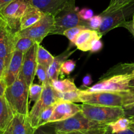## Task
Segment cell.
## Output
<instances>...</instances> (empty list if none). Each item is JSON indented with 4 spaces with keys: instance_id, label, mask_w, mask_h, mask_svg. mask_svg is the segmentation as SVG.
<instances>
[{
    "instance_id": "bcb514c9",
    "label": "cell",
    "mask_w": 134,
    "mask_h": 134,
    "mask_svg": "<svg viewBox=\"0 0 134 134\" xmlns=\"http://www.w3.org/2000/svg\"><path fill=\"white\" fill-rule=\"evenodd\" d=\"M130 127H134V122H133V123H131V126H130Z\"/></svg>"
},
{
    "instance_id": "74e56055",
    "label": "cell",
    "mask_w": 134,
    "mask_h": 134,
    "mask_svg": "<svg viewBox=\"0 0 134 134\" xmlns=\"http://www.w3.org/2000/svg\"><path fill=\"white\" fill-rule=\"evenodd\" d=\"M7 67V65L5 60L0 58V80H3Z\"/></svg>"
},
{
    "instance_id": "1f68e13d",
    "label": "cell",
    "mask_w": 134,
    "mask_h": 134,
    "mask_svg": "<svg viewBox=\"0 0 134 134\" xmlns=\"http://www.w3.org/2000/svg\"><path fill=\"white\" fill-rule=\"evenodd\" d=\"M103 18L100 15H95L91 19L87 20V26L88 28L94 30H98L102 24Z\"/></svg>"
},
{
    "instance_id": "8d00e7d4",
    "label": "cell",
    "mask_w": 134,
    "mask_h": 134,
    "mask_svg": "<svg viewBox=\"0 0 134 134\" xmlns=\"http://www.w3.org/2000/svg\"><path fill=\"white\" fill-rule=\"evenodd\" d=\"M103 47V43L102 41L100 40V39L97 40L92 45L90 51L91 53L99 52V51H100V50L102 49Z\"/></svg>"
},
{
    "instance_id": "603a6c76",
    "label": "cell",
    "mask_w": 134,
    "mask_h": 134,
    "mask_svg": "<svg viewBox=\"0 0 134 134\" xmlns=\"http://www.w3.org/2000/svg\"><path fill=\"white\" fill-rule=\"evenodd\" d=\"M130 126H131V122H130V119L123 116L109 124L107 126V128L110 130V132L117 133L127 130L129 127H130Z\"/></svg>"
},
{
    "instance_id": "5bb4252c",
    "label": "cell",
    "mask_w": 134,
    "mask_h": 134,
    "mask_svg": "<svg viewBox=\"0 0 134 134\" xmlns=\"http://www.w3.org/2000/svg\"><path fill=\"white\" fill-rule=\"evenodd\" d=\"M35 131L36 129L30 122L28 116L15 114L4 134H34Z\"/></svg>"
},
{
    "instance_id": "3957f363",
    "label": "cell",
    "mask_w": 134,
    "mask_h": 134,
    "mask_svg": "<svg viewBox=\"0 0 134 134\" xmlns=\"http://www.w3.org/2000/svg\"><path fill=\"white\" fill-rule=\"evenodd\" d=\"M4 96L14 114H21L28 116L29 87L24 81L18 78L11 86H7Z\"/></svg>"
},
{
    "instance_id": "d6a6232c",
    "label": "cell",
    "mask_w": 134,
    "mask_h": 134,
    "mask_svg": "<svg viewBox=\"0 0 134 134\" xmlns=\"http://www.w3.org/2000/svg\"><path fill=\"white\" fill-rule=\"evenodd\" d=\"M124 116L130 119L131 123L134 122V103L123 107Z\"/></svg>"
},
{
    "instance_id": "d590c367",
    "label": "cell",
    "mask_w": 134,
    "mask_h": 134,
    "mask_svg": "<svg viewBox=\"0 0 134 134\" xmlns=\"http://www.w3.org/2000/svg\"><path fill=\"white\" fill-rule=\"evenodd\" d=\"M46 126L47 129L43 128V126L38 127V129L36 130L34 134H57L54 129L50 125L47 124L46 125Z\"/></svg>"
},
{
    "instance_id": "7dc6e473",
    "label": "cell",
    "mask_w": 134,
    "mask_h": 134,
    "mask_svg": "<svg viewBox=\"0 0 134 134\" xmlns=\"http://www.w3.org/2000/svg\"><path fill=\"white\" fill-rule=\"evenodd\" d=\"M132 128H133V130H134V127H132Z\"/></svg>"
},
{
    "instance_id": "2e32d148",
    "label": "cell",
    "mask_w": 134,
    "mask_h": 134,
    "mask_svg": "<svg viewBox=\"0 0 134 134\" xmlns=\"http://www.w3.org/2000/svg\"><path fill=\"white\" fill-rule=\"evenodd\" d=\"M102 36L97 30L86 28L81 31L74 42V44L77 49L82 51H90L91 46L97 40H100Z\"/></svg>"
},
{
    "instance_id": "c3c4849f",
    "label": "cell",
    "mask_w": 134,
    "mask_h": 134,
    "mask_svg": "<svg viewBox=\"0 0 134 134\" xmlns=\"http://www.w3.org/2000/svg\"><path fill=\"white\" fill-rule=\"evenodd\" d=\"M132 1H133V2H134V0H132Z\"/></svg>"
},
{
    "instance_id": "7a4b0ae2",
    "label": "cell",
    "mask_w": 134,
    "mask_h": 134,
    "mask_svg": "<svg viewBox=\"0 0 134 134\" xmlns=\"http://www.w3.org/2000/svg\"><path fill=\"white\" fill-rule=\"evenodd\" d=\"M80 100L82 103L123 107L134 103V90L87 92L81 90Z\"/></svg>"
},
{
    "instance_id": "ffe728a7",
    "label": "cell",
    "mask_w": 134,
    "mask_h": 134,
    "mask_svg": "<svg viewBox=\"0 0 134 134\" xmlns=\"http://www.w3.org/2000/svg\"><path fill=\"white\" fill-rule=\"evenodd\" d=\"M73 53H74V51H69V49L60 55L54 57L53 61L52 62L51 65L47 69V74H48L49 82H51V81L59 80V75L60 74V67H61L62 64Z\"/></svg>"
},
{
    "instance_id": "e0dca14e",
    "label": "cell",
    "mask_w": 134,
    "mask_h": 134,
    "mask_svg": "<svg viewBox=\"0 0 134 134\" xmlns=\"http://www.w3.org/2000/svg\"><path fill=\"white\" fill-rule=\"evenodd\" d=\"M30 5L29 0H13L0 11L3 17L20 19Z\"/></svg>"
},
{
    "instance_id": "52a82bcc",
    "label": "cell",
    "mask_w": 134,
    "mask_h": 134,
    "mask_svg": "<svg viewBox=\"0 0 134 134\" xmlns=\"http://www.w3.org/2000/svg\"><path fill=\"white\" fill-rule=\"evenodd\" d=\"M55 17L51 14H44L36 23L29 28L19 31L17 38H29L40 44L43 40L49 35L53 28Z\"/></svg>"
},
{
    "instance_id": "ac0fdd59",
    "label": "cell",
    "mask_w": 134,
    "mask_h": 134,
    "mask_svg": "<svg viewBox=\"0 0 134 134\" xmlns=\"http://www.w3.org/2000/svg\"><path fill=\"white\" fill-rule=\"evenodd\" d=\"M13 117V112L5 96L0 97V134H4Z\"/></svg>"
},
{
    "instance_id": "7c38bea8",
    "label": "cell",
    "mask_w": 134,
    "mask_h": 134,
    "mask_svg": "<svg viewBox=\"0 0 134 134\" xmlns=\"http://www.w3.org/2000/svg\"><path fill=\"white\" fill-rule=\"evenodd\" d=\"M80 111L81 105H77L75 104V103L59 101L55 105L53 113L49 121V123L63 121Z\"/></svg>"
},
{
    "instance_id": "4316f807",
    "label": "cell",
    "mask_w": 134,
    "mask_h": 134,
    "mask_svg": "<svg viewBox=\"0 0 134 134\" xmlns=\"http://www.w3.org/2000/svg\"><path fill=\"white\" fill-rule=\"evenodd\" d=\"M43 90V85L32 83L29 87V99H30V101L37 102L40 98Z\"/></svg>"
},
{
    "instance_id": "44dd1931",
    "label": "cell",
    "mask_w": 134,
    "mask_h": 134,
    "mask_svg": "<svg viewBox=\"0 0 134 134\" xmlns=\"http://www.w3.org/2000/svg\"><path fill=\"white\" fill-rule=\"evenodd\" d=\"M50 85L57 92L65 93L69 91H76L78 90L72 78H66L61 80H54L50 82Z\"/></svg>"
},
{
    "instance_id": "7bdbcfd3",
    "label": "cell",
    "mask_w": 134,
    "mask_h": 134,
    "mask_svg": "<svg viewBox=\"0 0 134 134\" xmlns=\"http://www.w3.org/2000/svg\"><path fill=\"white\" fill-rule=\"evenodd\" d=\"M130 87H131V89H132V90H134V78L130 82Z\"/></svg>"
},
{
    "instance_id": "30bf717a",
    "label": "cell",
    "mask_w": 134,
    "mask_h": 134,
    "mask_svg": "<svg viewBox=\"0 0 134 134\" xmlns=\"http://www.w3.org/2000/svg\"><path fill=\"white\" fill-rule=\"evenodd\" d=\"M39 43H36L24 53L23 65L19 78L24 81L28 87L33 83L37 65V51Z\"/></svg>"
},
{
    "instance_id": "ee69618b",
    "label": "cell",
    "mask_w": 134,
    "mask_h": 134,
    "mask_svg": "<svg viewBox=\"0 0 134 134\" xmlns=\"http://www.w3.org/2000/svg\"><path fill=\"white\" fill-rule=\"evenodd\" d=\"M2 23H3V18H2V15H0V26H1V25H2Z\"/></svg>"
},
{
    "instance_id": "ab89813d",
    "label": "cell",
    "mask_w": 134,
    "mask_h": 134,
    "mask_svg": "<svg viewBox=\"0 0 134 134\" xmlns=\"http://www.w3.org/2000/svg\"><path fill=\"white\" fill-rule=\"evenodd\" d=\"M105 134H134V130L132 127H129L128 129L126 130H124V131H119V132L117 133H112L110 132V130L107 127L106 131H105Z\"/></svg>"
},
{
    "instance_id": "60d3db41",
    "label": "cell",
    "mask_w": 134,
    "mask_h": 134,
    "mask_svg": "<svg viewBox=\"0 0 134 134\" xmlns=\"http://www.w3.org/2000/svg\"><path fill=\"white\" fill-rule=\"evenodd\" d=\"M121 27H124V28H126L130 33L132 34L133 36L134 37V28H133L132 24H131V21H125L124 23H122L120 26Z\"/></svg>"
},
{
    "instance_id": "4fadbf2b",
    "label": "cell",
    "mask_w": 134,
    "mask_h": 134,
    "mask_svg": "<svg viewBox=\"0 0 134 134\" xmlns=\"http://www.w3.org/2000/svg\"><path fill=\"white\" fill-rule=\"evenodd\" d=\"M24 55V53L16 50H15L13 53L11 60L7 66L3 78V80L7 87L11 86L19 78L23 65Z\"/></svg>"
},
{
    "instance_id": "484cf974",
    "label": "cell",
    "mask_w": 134,
    "mask_h": 134,
    "mask_svg": "<svg viewBox=\"0 0 134 134\" xmlns=\"http://www.w3.org/2000/svg\"><path fill=\"white\" fill-rule=\"evenodd\" d=\"M132 2H133L132 0H110L108 7L100 14V15H107V14L114 12L124 6L130 4Z\"/></svg>"
},
{
    "instance_id": "8992f818",
    "label": "cell",
    "mask_w": 134,
    "mask_h": 134,
    "mask_svg": "<svg viewBox=\"0 0 134 134\" xmlns=\"http://www.w3.org/2000/svg\"><path fill=\"white\" fill-rule=\"evenodd\" d=\"M81 112L87 118L99 123L109 124L124 116V109L120 107L82 103Z\"/></svg>"
},
{
    "instance_id": "b9f144b4",
    "label": "cell",
    "mask_w": 134,
    "mask_h": 134,
    "mask_svg": "<svg viewBox=\"0 0 134 134\" xmlns=\"http://www.w3.org/2000/svg\"><path fill=\"white\" fill-rule=\"evenodd\" d=\"M12 1H13V0H0V11L3 9Z\"/></svg>"
},
{
    "instance_id": "4dcf8cb0",
    "label": "cell",
    "mask_w": 134,
    "mask_h": 134,
    "mask_svg": "<svg viewBox=\"0 0 134 134\" xmlns=\"http://www.w3.org/2000/svg\"><path fill=\"white\" fill-rule=\"evenodd\" d=\"M76 67V62L72 59H66L62 64L60 67V72L66 75H70Z\"/></svg>"
},
{
    "instance_id": "836d02e7",
    "label": "cell",
    "mask_w": 134,
    "mask_h": 134,
    "mask_svg": "<svg viewBox=\"0 0 134 134\" xmlns=\"http://www.w3.org/2000/svg\"><path fill=\"white\" fill-rule=\"evenodd\" d=\"M107 127H105V128L93 129V130L72 131V132L66 133L64 134H105Z\"/></svg>"
},
{
    "instance_id": "6da1fadb",
    "label": "cell",
    "mask_w": 134,
    "mask_h": 134,
    "mask_svg": "<svg viewBox=\"0 0 134 134\" xmlns=\"http://www.w3.org/2000/svg\"><path fill=\"white\" fill-rule=\"evenodd\" d=\"M134 78V63H121L113 67L100 80L83 90L87 92L118 91L131 90L130 82Z\"/></svg>"
},
{
    "instance_id": "5b68a950",
    "label": "cell",
    "mask_w": 134,
    "mask_h": 134,
    "mask_svg": "<svg viewBox=\"0 0 134 134\" xmlns=\"http://www.w3.org/2000/svg\"><path fill=\"white\" fill-rule=\"evenodd\" d=\"M48 124L54 129L57 134H64L72 131L105 128L108 126V124L99 123L88 119L81 111L68 119L60 122L49 123Z\"/></svg>"
},
{
    "instance_id": "ba28073f",
    "label": "cell",
    "mask_w": 134,
    "mask_h": 134,
    "mask_svg": "<svg viewBox=\"0 0 134 134\" xmlns=\"http://www.w3.org/2000/svg\"><path fill=\"white\" fill-rule=\"evenodd\" d=\"M60 101L57 92L52 87L50 83L43 86V90L39 100L36 102L28 114V118L31 125L34 129H38L40 116L44 109L51 105H55Z\"/></svg>"
},
{
    "instance_id": "f1b7e54d",
    "label": "cell",
    "mask_w": 134,
    "mask_h": 134,
    "mask_svg": "<svg viewBox=\"0 0 134 134\" xmlns=\"http://www.w3.org/2000/svg\"><path fill=\"white\" fill-rule=\"evenodd\" d=\"M86 28H87L84 26H76L73 27V28H70V29L66 30L65 32L63 33V36L66 37V38L69 39V40L70 41L72 44H74V42H75L76 39L78 34L80 33L81 31L86 29Z\"/></svg>"
},
{
    "instance_id": "83f0119b",
    "label": "cell",
    "mask_w": 134,
    "mask_h": 134,
    "mask_svg": "<svg viewBox=\"0 0 134 134\" xmlns=\"http://www.w3.org/2000/svg\"><path fill=\"white\" fill-rule=\"evenodd\" d=\"M55 105L48 107L46 108V109H44L42 112L40 116L39 120H38V128L40 127H42V126H45V125L49 123V121L50 118H51V116L53 114V113Z\"/></svg>"
},
{
    "instance_id": "f35d334b",
    "label": "cell",
    "mask_w": 134,
    "mask_h": 134,
    "mask_svg": "<svg viewBox=\"0 0 134 134\" xmlns=\"http://www.w3.org/2000/svg\"><path fill=\"white\" fill-rule=\"evenodd\" d=\"M92 83L93 80L92 78H91V76L90 75V74H86V75L83 78V80H82V87L86 89L87 88V87H90V86L91 85Z\"/></svg>"
},
{
    "instance_id": "d4e9b609",
    "label": "cell",
    "mask_w": 134,
    "mask_h": 134,
    "mask_svg": "<svg viewBox=\"0 0 134 134\" xmlns=\"http://www.w3.org/2000/svg\"><path fill=\"white\" fill-rule=\"evenodd\" d=\"M80 89L76 91H69L65 93L57 92V95L60 101H66L71 103H80Z\"/></svg>"
},
{
    "instance_id": "cb8c5ba5",
    "label": "cell",
    "mask_w": 134,
    "mask_h": 134,
    "mask_svg": "<svg viewBox=\"0 0 134 134\" xmlns=\"http://www.w3.org/2000/svg\"><path fill=\"white\" fill-rule=\"evenodd\" d=\"M36 42L29 38H17L15 43V50L25 53Z\"/></svg>"
},
{
    "instance_id": "f6af8a7d",
    "label": "cell",
    "mask_w": 134,
    "mask_h": 134,
    "mask_svg": "<svg viewBox=\"0 0 134 134\" xmlns=\"http://www.w3.org/2000/svg\"><path fill=\"white\" fill-rule=\"evenodd\" d=\"M131 24H132L133 28H134V14L133 15V20H131Z\"/></svg>"
},
{
    "instance_id": "8fae6325",
    "label": "cell",
    "mask_w": 134,
    "mask_h": 134,
    "mask_svg": "<svg viewBox=\"0 0 134 134\" xmlns=\"http://www.w3.org/2000/svg\"><path fill=\"white\" fill-rule=\"evenodd\" d=\"M16 35L6 27L3 19L0 26V58L5 60L7 66L15 51Z\"/></svg>"
},
{
    "instance_id": "e575fe53",
    "label": "cell",
    "mask_w": 134,
    "mask_h": 134,
    "mask_svg": "<svg viewBox=\"0 0 134 134\" xmlns=\"http://www.w3.org/2000/svg\"><path fill=\"white\" fill-rule=\"evenodd\" d=\"M78 15L80 19L85 21H87L94 16L93 11L91 9L88 8H83L81 9L80 11H78Z\"/></svg>"
},
{
    "instance_id": "9a60e30c",
    "label": "cell",
    "mask_w": 134,
    "mask_h": 134,
    "mask_svg": "<svg viewBox=\"0 0 134 134\" xmlns=\"http://www.w3.org/2000/svg\"><path fill=\"white\" fill-rule=\"evenodd\" d=\"M32 5L45 14L55 16L63 9L72 0H29Z\"/></svg>"
},
{
    "instance_id": "277c9868",
    "label": "cell",
    "mask_w": 134,
    "mask_h": 134,
    "mask_svg": "<svg viewBox=\"0 0 134 134\" xmlns=\"http://www.w3.org/2000/svg\"><path fill=\"white\" fill-rule=\"evenodd\" d=\"M76 0H72L62 11L57 14L55 17L53 28L49 34L63 35L67 30L82 25L88 28L87 21L82 20L78 15V8L75 5Z\"/></svg>"
},
{
    "instance_id": "7402d4cb",
    "label": "cell",
    "mask_w": 134,
    "mask_h": 134,
    "mask_svg": "<svg viewBox=\"0 0 134 134\" xmlns=\"http://www.w3.org/2000/svg\"><path fill=\"white\" fill-rule=\"evenodd\" d=\"M54 57H55L53 56L43 46L39 44L37 51V63L38 64H41L48 69L53 61Z\"/></svg>"
},
{
    "instance_id": "9c48e42d",
    "label": "cell",
    "mask_w": 134,
    "mask_h": 134,
    "mask_svg": "<svg viewBox=\"0 0 134 134\" xmlns=\"http://www.w3.org/2000/svg\"><path fill=\"white\" fill-rule=\"evenodd\" d=\"M134 14V2L107 15H100L103 18L102 24L98 30L101 36L105 35L113 28L120 27L131 15Z\"/></svg>"
},
{
    "instance_id": "d6986e66",
    "label": "cell",
    "mask_w": 134,
    "mask_h": 134,
    "mask_svg": "<svg viewBox=\"0 0 134 134\" xmlns=\"http://www.w3.org/2000/svg\"><path fill=\"white\" fill-rule=\"evenodd\" d=\"M44 14L38 8L30 5L20 19V31L34 25L40 20Z\"/></svg>"
},
{
    "instance_id": "f546056e",
    "label": "cell",
    "mask_w": 134,
    "mask_h": 134,
    "mask_svg": "<svg viewBox=\"0 0 134 134\" xmlns=\"http://www.w3.org/2000/svg\"><path fill=\"white\" fill-rule=\"evenodd\" d=\"M36 75L38 76L41 84L43 86L47 83H50L47 74V69L43 66L38 64L36 70Z\"/></svg>"
}]
</instances>
